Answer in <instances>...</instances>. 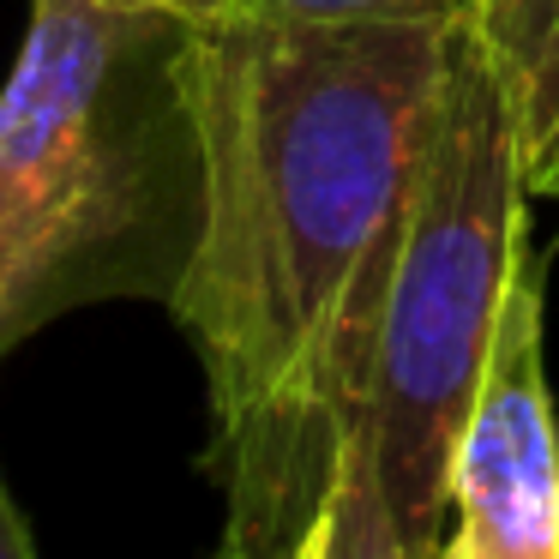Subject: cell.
Instances as JSON below:
<instances>
[{
    "instance_id": "6da1fadb",
    "label": "cell",
    "mask_w": 559,
    "mask_h": 559,
    "mask_svg": "<svg viewBox=\"0 0 559 559\" xmlns=\"http://www.w3.org/2000/svg\"><path fill=\"white\" fill-rule=\"evenodd\" d=\"M457 19H259L193 31L205 229L169 313L211 397L205 475L265 547L337 481Z\"/></svg>"
},
{
    "instance_id": "7a4b0ae2",
    "label": "cell",
    "mask_w": 559,
    "mask_h": 559,
    "mask_svg": "<svg viewBox=\"0 0 559 559\" xmlns=\"http://www.w3.org/2000/svg\"><path fill=\"white\" fill-rule=\"evenodd\" d=\"M193 31L151 0H31L0 85V361L103 301H175L205 229Z\"/></svg>"
},
{
    "instance_id": "3957f363",
    "label": "cell",
    "mask_w": 559,
    "mask_h": 559,
    "mask_svg": "<svg viewBox=\"0 0 559 559\" xmlns=\"http://www.w3.org/2000/svg\"><path fill=\"white\" fill-rule=\"evenodd\" d=\"M530 199L518 103L469 13L451 31L361 409L385 499L415 542H445L457 439L530 259Z\"/></svg>"
},
{
    "instance_id": "277c9868",
    "label": "cell",
    "mask_w": 559,
    "mask_h": 559,
    "mask_svg": "<svg viewBox=\"0 0 559 559\" xmlns=\"http://www.w3.org/2000/svg\"><path fill=\"white\" fill-rule=\"evenodd\" d=\"M451 559H559V421L542 355V265L523 259L451 463Z\"/></svg>"
},
{
    "instance_id": "5b68a950",
    "label": "cell",
    "mask_w": 559,
    "mask_h": 559,
    "mask_svg": "<svg viewBox=\"0 0 559 559\" xmlns=\"http://www.w3.org/2000/svg\"><path fill=\"white\" fill-rule=\"evenodd\" d=\"M475 25L518 103L523 169L559 127V0H475Z\"/></svg>"
},
{
    "instance_id": "8992f818",
    "label": "cell",
    "mask_w": 559,
    "mask_h": 559,
    "mask_svg": "<svg viewBox=\"0 0 559 559\" xmlns=\"http://www.w3.org/2000/svg\"><path fill=\"white\" fill-rule=\"evenodd\" d=\"M325 559H451V535L445 542H415L397 523L385 481H379L367 421H355L349 439H343L337 481H331L325 499Z\"/></svg>"
},
{
    "instance_id": "52a82bcc",
    "label": "cell",
    "mask_w": 559,
    "mask_h": 559,
    "mask_svg": "<svg viewBox=\"0 0 559 559\" xmlns=\"http://www.w3.org/2000/svg\"><path fill=\"white\" fill-rule=\"evenodd\" d=\"M259 19H469L475 0H241Z\"/></svg>"
},
{
    "instance_id": "ba28073f",
    "label": "cell",
    "mask_w": 559,
    "mask_h": 559,
    "mask_svg": "<svg viewBox=\"0 0 559 559\" xmlns=\"http://www.w3.org/2000/svg\"><path fill=\"white\" fill-rule=\"evenodd\" d=\"M0 559H37V542H31L25 511H19L13 493H7V475H0Z\"/></svg>"
},
{
    "instance_id": "9c48e42d",
    "label": "cell",
    "mask_w": 559,
    "mask_h": 559,
    "mask_svg": "<svg viewBox=\"0 0 559 559\" xmlns=\"http://www.w3.org/2000/svg\"><path fill=\"white\" fill-rule=\"evenodd\" d=\"M523 175H530V193L535 199H559V127L547 133V145L530 157V169H523Z\"/></svg>"
},
{
    "instance_id": "30bf717a",
    "label": "cell",
    "mask_w": 559,
    "mask_h": 559,
    "mask_svg": "<svg viewBox=\"0 0 559 559\" xmlns=\"http://www.w3.org/2000/svg\"><path fill=\"white\" fill-rule=\"evenodd\" d=\"M211 559H295V547H265V542H253V535H241V530H223V542H217Z\"/></svg>"
},
{
    "instance_id": "8fae6325",
    "label": "cell",
    "mask_w": 559,
    "mask_h": 559,
    "mask_svg": "<svg viewBox=\"0 0 559 559\" xmlns=\"http://www.w3.org/2000/svg\"><path fill=\"white\" fill-rule=\"evenodd\" d=\"M151 7H169V13H181V19H223V13H241V0H151Z\"/></svg>"
},
{
    "instance_id": "7c38bea8",
    "label": "cell",
    "mask_w": 559,
    "mask_h": 559,
    "mask_svg": "<svg viewBox=\"0 0 559 559\" xmlns=\"http://www.w3.org/2000/svg\"><path fill=\"white\" fill-rule=\"evenodd\" d=\"M295 559H325V511H319V523L301 535V547H295Z\"/></svg>"
}]
</instances>
